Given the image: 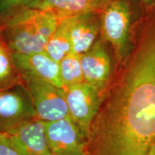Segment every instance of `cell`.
Masks as SVG:
<instances>
[{
	"mask_svg": "<svg viewBox=\"0 0 155 155\" xmlns=\"http://www.w3.org/2000/svg\"><path fill=\"white\" fill-rule=\"evenodd\" d=\"M12 58L22 78H35L63 88L59 63L45 51L32 54L12 53Z\"/></svg>",
	"mask_w": 155,
	"mask_h": 155,
	"instance_id": "obj_10",
	"label": "cell"
},
{
	"mask_svg": "<svg viewBox=\"0 0 155 155\" xmlns=\"http://www.w3.org/2000/svg\"><path fill=\"white\" fill-rule=\"evenodd\" d=\"M39 0H0V18L22 10L31 8Z\"/></svg>",
	"mask_w": 155,
	"mask_h": 155,
	"instance_id": "obj_16",
	"label": "cell"
},
{
	"mask_svg": "<svg viewBox=\"0 0 155 155\" xmlns=\"http://www.w3.org/2000/svg\"><path fill=\"white\" fill-rule=\"evenodd\" d=\"M71 155H88V154H86V152H85V151H83V152H79L74 153V154H72Z\"/></svg>",
	"mask_w": 155,
	"mask_h": 155,
	"instance_id": "obj_19",
	"label": "cell"
},
{
	"mask_svg": "<svg viewBox=\"0 0 155 155\" xmlns=\"http://www.w3.org/2000/svg\"><path fill=\"white\" fill-rule=\"evenodd\" d=\"M35 118V111L24 84L0 91V134H10Z\"/></svg>",
	"mask_w": 155,
	"mask_h": 155,
	"instance_id": "obj_5",
	"label": "cell"
},
{
	"mask_svg": "<svg viewBox=\"0 0 155 155\" xmlns=\"http://www.w3.org/2000/svg\"><path fill=\"white\" fill-rule=\"evenodd\" d=\"M69 116L88 137L101 104V95L94 87L82 82L64 88Z\"/></svg>",
	"mask_w": 155,
	"mask_h": 155,
	"instance_id": "obj_6",
	"label": "cell"
},
{
	"mask_svg": "<svg viewBox=\"0 0 155 155\" xmlns=\"http://www.w3.org/2000/svg\"><path fill=\"white\" fill-rule=\"evenodd\" d=\"M71 51L70 36V17L60 21L55 30L46 44L45 52L59 63Z\"/></svg>",
	"mask_w": 155,
	"mask_h": 155,
	"instance_id": "obj_14",
	"label": "cell"
},
{
	"mask_svg": "<svg viewBox=\"0 0 155 155\" xmlns=\"http://www.w3.org/2000/svg\"><path fill=\"white\" fill-rule=\"evenodd\" d=\"M155 150V12L101 95L85 152L88 155H150Z\"/></svg>",
	"mask_w": 155,
	"mask_h": 155,
	"instance_id": "obj_1",
	"label": "cell"
},
{
	"mask_svg": "<svg viewBox=\"0 0 155 155\" xmlns=\"http://www.w3.org/2000/svg\"><path fill=\"white\" fill-rule=\"evenodd\" d=\"M45 133L53 155H71L85 151L86 137L70 117L46 122Z\"/></svg>",
	"mask_w": 155,
	"mask_h": 155,
	"instance_id": "obj_7",
	"label": "cell"
},
{
	"mask_svg": "<svg viewBox=\"0 0 155 155\" xmlns=\"http://www.w3.org/2000/svg\"><path fill=\"white\" fill-rule=\"evenodd\" d=\"M150 155H155V152H153L152 154H151Z\"/></svg>",
	"mask_w": 155,
	"mask_h": 155,
	"instance_id": "obj_20",
	"label": "cell"
},
{
	"mask_svg": "<svg viewBox=\"0 0 155 155\" xmlns=\"http://www.w3.org/2000/svg\"><path fill=\"white\" fill-rule=\"evenodd\" d=\"M101 20V37L111 44L120 64L131 53L129 30L131 12L126 0H107L98 12Z\"/></svg>",
	"mask_w": 155,
	"mask_h": 155,
	"instance_id": "obj_3",
	"label": "cell"
},
{
	"mask_svg": "<svg viewBox=\"0 0 155 155\" xmlns=\"http://www.w3.org/2000/svg\"><path fill=\"white\" fill-rule=\"evenodd\" d=\"M60 76L63 88L84 82L81 55L71 51L59 63Z\"/></svg>",
	"mask_w": 155,
	"mask_h": 155,
	"instance_id": "obj_15",
	"label": "cell"
},
{
	"mask_svg": "<svg viewBox=\"0 0 155 155\" xmlns=\"http://www.w3.org/2000/svg\"><path fill=\"white\" fill-rule=\"evenodd\" d=\"M61 19L51 12L26 8L0 18V25L12 53L32 54L45 51Z\"/></svg>",
	"mask_w": 155,
	"mask_h": 155,
	"instance_id": "obj_2",
	"label": "cell"
},
{
	"mask_svg": "<svg viewBox=\"0 0 155 155\" xmlns=\"http://www.w3.org/2000/svg\"><path fill=\"white\" fill-rule=\"evenodd\" d=\"M7 137L19 155H53L46 137L45 122L38 118L25 123Z\"/></svg>",
	"mask_w": 155,
	"mask_h": 155,
	"instance_id": "obj_9",
	"label": "cell"
},
{
	"mask_svg": "<svg viewBox=\"0 0 155 155\" xmlns=\"http://www.w3.org/2000/svg\"><path fill=\"white\" fill-rule=\"evenodd\" d=\"M107 0H39L31 8L51 12L61 19L88 12L98 13Z\"/></svg>",
	"mask_w": 155,
	"mask_h": 155,
	"instance_id": "obj_12",
	"label": "cell"
},
{
	"mask_svg": "<svg viewBox=\"0 0 155 155\" xmlns=\"http://www.w3.org/2000/svg\"><path fill=\"white\" fill-rule=\"evenodd\" d=\"M22 80L38 119L46 123L70 117L63 88L31 78Z\"/></svg>",
	"mask_w": 155,
	"mask_h": 155,
	"instance_id": "obj_4",
	"label": "cell"
},
{
	"mask_svg": "<svg viewBox=\"0 0 155 155\" xmlns=\"http://www.w3.org/2000/svg\"><path fill=\"white\" fill-rule=\"evenodd\" d=\"M142 3L144 4L145 7L152 8L155 7V0H141Z\"/></svg>",
	"mask_w": 155,
	"mask_h": 155,
	"instance_id": "obj_18",
	"label": "cell"
},
{
	"mask_svg": "<svg viewBox=\"0 0 155 155\" xmlns=\"http://www.w3.org/2000/svg\"><path fill=\"white\" fill-rule=\"evenodd\" d=\"M24 84L19 73L12 53L6 43L0 25V91Z\"/></svg>",
	"mask_w": 155,
	"mask_h": 155,
	"instance_id": "obj_13",
	"label": "cell"
},
{
	"mask_svg": "<svg viewBox=\"0 0 155 155\" xmlns=\"http://www.w3.org/2000/svg\"><path fill=\"white\" fill-rule=\"evenodd\" d=\"M84 82L94 87L100 95L105 91L111 80V61L101 37L86 53L81 55Z\"/></svg>",
	"mask_w": 155,
	"mask_h": 155,
	"instance_id": "obj_8",
	"label": "cell"
},
{
	"mask_svg": "<svg viewBox=\"0 0 155 155\" xmlns=\"http://www.w3.org/2000/svg\"><path fill=\"white\" fill-rule=\"evenodd\" d=\"M101 20L97 12H88L70 17L71 51L81 55L98 39Z\"/></svg>",
	"mask_w": 155,
	"mask_h": 155,
	"instance_id": "obj_11",
	"label": "cell"
},
{
	"mask_svg": "<svg viewBox=\"0 0 155 155\" xmlns=\"http://www.w3.org/2000/svg\"><path fill=\"white\" fill-rule=\"evenodd\" d=\"M0 155H19L7 135L0 134Z\"/></svg>",
	"mask_w": 155,
	"mask_h": 155,
	"instance_id": "obj_17",
	"label": "cell"
}]
</instances>
